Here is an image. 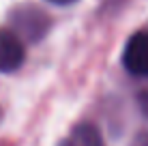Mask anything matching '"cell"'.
Masks as SVG:
<instances>
[{
  "instance_id": "5",
  "label": "cell",
  "mask_w": 148,
  "mask_h": 146,
  "mask_svg": "<svg viewBox=\"0 0 148 146\" xmlns=\"http://www.w3.org/2000/svg\"><path fill=\"white\" fill-rule=\"evenodd\" d=\"M140 101H142V108H144V112L148 114V93L142 95V97H140Z\"/></svg>"
},
{
  "instance_id": "3",
  "label": "cell",
  "mask_w": 148,
  "mask_h": 146,
  "mask_svg": "<svg viewBox=\"0 0 148 146\" xmlns=\"http://www.w3.org/2000/svg\"><path fill=\"white\" fill-rule=\"evenodd\" d=\"M26 52L24 43L13 30L0 28V73H11L22 67Z\"/></svg>"
},
{
  "instance_id": "2",
  "label": "cell",
  "mask_w": 148,
  "mask_h": 146,
  "mask_svg": "<svg viewBox=\"0 0 148 146\" xmlns=\"http://www.w3.org/2000/svg\"><path fill=\"white\" fill-rule=\"evenodd\" d=\"M122 62H125L129 73L148 77V30L135 32L127 41L125 54H122Z\"/></svg>"
},
{
  "instance_id": "7",
  "label": "cell",
  "mask_w": 148,
  "mask_h": 146,
  "mask_svg": "<svg viewBox=\"0 0 148 146\" xmlns=\"http://www.w3.org/2000/svg\"><path fill=\"white\" fill-rule=\"evenodd\" d=\"M146 142H148V140H146ZM137 144H140V146H146V144H144V140H142V142H137Z\"/></svg>"
},
{
  "instance_id": "4",
  "label": "cell",
  "mask_w": 148,
  "mask_h": 146,
  "mask_svg": "<svg viewBox=\"0 0 148 146\" xmlns=\"http://www.w3.org/2000/svg\"><path fill=\"white\" fill-rule=\"evenodd\" d=\"M69 146H103V142H101V135L92 125H79L71 135Z\"/></svg>"
},
{
  "instance_id": "6",
  "label": "cell",
  "mask_w": 148,
  "mask_h": 146,
  "mask_svg": "<svg viewBox=\"0 0 148 146\" xmlns=\"http://www.w3.org/2000/svg\"><path fill=\"white\" fill-rule=\"evenodd\" d=\"M49 2H54V4H71V2H75V0H49Z\"/></svg>"
},
{
  "instance_id": "1",
  "label": "cell",
  "mask_w": 148,
  "mask_h": 146,
  "mask_svg": "<svg viewBox=\"0 0 148 146\" xmlns=\"http://www.w3.org/2000/svg\"><path fill=\"white\" fill-rule=\"evenodd\" d=\"M11 22H13V26L19 30V34L28 37L30 41L41 39L45 32H47V28H49V17L43 11L34 9V7L17 9V11L11 15Z\"/></svg>"
}]
</instances>
